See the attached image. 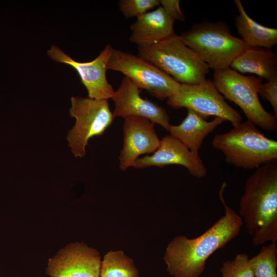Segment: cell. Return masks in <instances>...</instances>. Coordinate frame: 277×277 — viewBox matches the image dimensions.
<instances>
[{"instance_id": "obj_1", "label": "cell", "mask_w": 277, "mask_h": 277, "mask_svg": "<svg viewBox=\"0 0 277 277\" xmlns=\"http://www.w3.org/2000/svg\"><path fill=\"white\" fill-rule=\"evenodd\" d=\"M226 185L224 182L219 191L220 200L224 207V215L200 235L192 239L177 236L168 245L164 260L170 275L199 277L205 270L208 258L239 234L243 222L225 201Z\"/></svg>"}, {"instance_id": "obj_2", "label": "cell", "mask_w": 277, "mask_h": 277, "mask_svg": "<svg viewBox=\"0 0 277 277\" xmlns=\"http://www.w3.org/2000/svg\"><path fill=\"white\" fill-rule=\"evenodd\" d=\"M240 216L254 246L277 240V160L260 166L246 180Z\"/></svg>"}, {"instance_id": "obj_3", "label": "cell", "mask_w": 277, "mask_h": 277, "mask_svg": "<svg viewBox=\"0 0 277 277\" xmlns=\"http://www.w3.org/2000/svg\"><path fill=\"white\" fill-rule=\"evenodd\" d=\"M212 145L227 163L236 168L255 169L277 160V141L265 136L248 121L215 135Z\"/></svg>"}, {"instance_id": "obj_4", "label": "cell", "mask_w": 277, "mask_h": 277, "mask_svg": "<svg viewBox=\"0 0 277 277\" xmlns=\"http://www.w3.org/2000/svg\"><path fill=\"white\" fill-rule=\"evenodd\" d=\"M180 38L214 71L230 68L233 60L247 46L233 36L226 23L203 22L193 25Z\"/></svg>"}, {"instance_id": "obj_5", "label": "cell", "mask_w": 277, "mask_h": 277, "mask_svg": "<svg viewBox=\"0 0 277 277\" xmlns=\"http://www.w3.org/2000/svg\"><path fill=\"white\" fill-rule=\"evenodd\" d=\"M148 60L180 84L195 85L206 79L208 66L175 33L156 43L138 47Z\"/></svg>"}, {"instance_id": "obj_6", "label": "cell", "mask_w": 277, "mask_h": 277, "mask_svg": "<svg viewBox=\"0 0 277 277\" xmlns=\"http://www.w3.org/2000/svg\"><path fill=\"white\" fill-rule=\"evenodd\" d=\"M212 82L225 98L240 107L247 121L266 131L277 129V118L264 108L259 98L262 78L245 76L228 68L214 71Z\"/></svg>"}, {"instance_id": "obj_7", "label": "cell", "mask_w": 277, "mask_h": 277, "mask_svg": "<svg viewBox=\"0 0 277 277\" xmlns=\"http://www.w3.org/2000/svg\"><path fill=\"white\" fill-rule=\"evenodd\" d=\"M69 113L75 123L67 135L68 146L75 157H83L89 140L102 135L115 117L108 100L88 97L72 96Z\"/></svg>"}, {"instance_id": "obj_8", "label": "cell", "mask_w": 277, "mask_h": 277, "mask_svg": "<svg viewBox=\"0 0 277 277\" xmlns=\"http://www.w3.org/2000/svg\"><path fill=\"white\" fill-rule=\"evenodd\" d=\"M107 69L120 72L139 89L158 100H168L180 84L148 60L111 47Z\"/></svg>"}, {"instance_id": "obj_9", "label": "cell", "mask_w": 277, "mask_h": 277, "mask_svg": "<svg viewBox=\"0 0 277 277\" xmlns=\"http://www.w3.org/2000/svg\"><path fill=\"white\" fill-rule=\"evenodd\" d=\"M167 104L175 109L186 108L206 119L209 116L230 122L233 127L242 123L240 113L231 107L210 80L195 85L181 84Z\"/></svg>"}, {"instance_id": "obj_10", "label": "cell", "mask_w": 277, "mask_h": 277, "mask_svg": "<svg viewBox=\"0 0 277 277\" xmlns=\"http://www.w3.org/2000/svg\"><path fill=\"white\" fill-rule=\"evenodd\" d=\"M101 262L97 250L74 242L49 259L46 271L49 277H100Z\"/></svg>"}, {"instance_id": "obj_11", "label": "cell", "mask_w": 277, "mask_h": 277, "mask_svg": "<svg viewBox=\"0 0 277 277\" xmlns=\"http://www.w3.org/2000/svg\"><path fill=\"white\" fill-rule=\"evenodd\" d=\"M111 47L108 44L95 58L88 62L74 60L55 45L47 51V54L53 61L69 65L76 70L87 89L88 97L108 100L112 98L115 91L106 77Z\"/></svg>"}, {"instance_id": "obj_12", "label": "cell", "mask_w": 277, "mask_h": 277, "mask_svg": "<svg viewBox=\"0 0 277 277\" xmlns=\"http://www.w3.org/2000/svg\"><path fill=\"white\" fill-rule=\"evenodd\" d=\"M114 104V116L146 118L168 130L170 117L165 109L140 95V89L126 76L111 98Z\"/></svg>"}, {"instance_id": "obj_13", "label": "cell", "mask_w": 277, "mask_h": 277, "mask_svg": "<svg viewBox=\"0 0 277 277\" xmlns=\"http://www.w3.org/2000/svg\"><path fill=\"white\" fill-rule=\"evenodd\" d=\"M123 145L119 156V167L122 171L132 167L141 155L155 151L161 140L150 120L138 116L124 118L123 126Z\"/></svg>"}, {"instance_id": "obj_14", "label": "cell", "mask_w": 277, "mask_h": 277, "mask_svg": "<svg viewBox=\"0 0 277 277\" xmlns=\"http://www.w3.org/2000/svg\"><path fill=\"white\" fill-rule=\"evenodd\" d=\"M170 165H179L185 167L193 176L201 179L207 173L206 167L199 155L170 135L161 140L158 149L151 155L138 157L132 167L144 168L151 166L164 167Z\"/></svg>"}, {"instance_id": "obj_15", "label": "cell", "mask_w": 277, "mask_h": 277, "mask_svg": "<svg viewBox=\"0 0 277 277\" xmlns=\"http://www.w3.org/2000/svg\"><path fill=\"white\" fill-rule=\"evenodd\" d=\"M174 20L161 6L137 17L130 27L129 40L137 47L151 45L175 33Z\"/></svg>"}, {"instance_id": "obj_16", "label": "cell", "mask_w": 277, "mask_h": 277, "mask_svg": "<svg viewBox=\"0 0 277 277\" xmlns=\"http://www.w3.org/2000/svg\"><path fill=\"white\" fill-rule=\"evenodd\" d=\"M224 122L222 118L215 117L207 121L195 112L187 109V114L177 125H170V135L176 138L191 151L199 153L204 138Z\"/></svg>"}, {"instance_id": "obj_17", "label": "cell", "mask_w": 277, "mask_h": 277, "mask_svg": "<svg viewBox=\"0 0 277 277\" xmlns=\"http://www.w3.org/2000/svg\"><path fill=\"white\" fill-rule=\"evenodd\" d=\"M230 68L241 74L253 73L268 81L277 75V56L271 49L247 47Z\"/></svg>"}, {"instance_id": "obj_18", "label": "cell", "mask_w": 277, "mask_h": 277, "mask_svg": "<svg viewBox=\"0 0 277 277\" xmlns=\"http://www.w3.org/2000/svg\"><path fill=\"white\" fill-rule=\"evenodd\" d=\"M239 15L235 17L238 33L247 47L271 49L277 45V29L262 25L250 18L241 1L235 0Z\"/></svg>"}, {"instance_id": "obj_19", "label": "cell", "mask_w": 277, "mask_h": 277, "mask_svg": "<svg viewBox=\"0 0 277 277\" xmlns=\"http://www.w3.org/2000/svg\"><path fill=\"white\" fill-rule=\"evenodd\" d=\"M100 277H139L133 261L121 250L110 251L101 262Z\"/></svg>"}, {"instance_id": "obj_20", "label": "cell", "mask_w": 277, "mask_h": 277, "mask_svg": "<svg viewBox=\"0 0 277 277\" xmlns=\"http://www.w3.org/2000/svg\"><path fill=\"white\" fill-rule=\"evenodd\" d=\"M254 277H277V247L275 242L262 247L260 252L249 259Z\"/></svg>"}, {"instance_id": "obj_21", "label": "cell", "mask_w": 277, "mask_h": 277, "mask_svg": "<svg viewBox=\"0 0 277 277\" xmlns=\"http://www.w3.org/2000/svg\"><path fill=\"white\" fill-rule=\"evenodd\" d=\"M249 259L247 254L240 253L233 260L224 262L220 268L221 277H254Z\"/></svg>"}, {"instance_id": "obj_22", "label": "cell", "mask_w": 277, "mask_h": 277, "mask_svg": "<svg viewBox=\"0 0 277 277\" xmlns=\"http://www.w3.org/2000/svg\"><path fill=\"white\" fill-rule=\"evenodd\" d=\"M118 8L126 18H136L160 6V0H120Z\"/></svg>"}, {"instance_id": "obj_23", "label": "cell", "mask_w": 277, "mask_h": 277, "mask_svg": "<svg viewBox=\"0 0 277 277\" xmlns=\"http://www.w3.org/2000/svg\"><path fill=\"white\" fill-rule=\"evenodd\" d=\"M259 94L270 103L273 110V115L277 118V75L262 84Z\"/></svg>"}, {"instance_id": "obj_24", "label": "cell", "mask_w": 277, "mask_h": 277, "mask_svg": "<svg viewBox=\"0 0 277 277\" xmlns=\"http://www.w3.org/2000/svg\"><path fill=\"white\" fill-rule=\"evenodd\" d=\"M160 6L175 21L184 22V14L182 12L179 0H160Z\"/></svg>"}]
</instances>
